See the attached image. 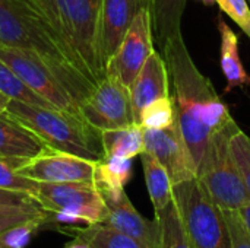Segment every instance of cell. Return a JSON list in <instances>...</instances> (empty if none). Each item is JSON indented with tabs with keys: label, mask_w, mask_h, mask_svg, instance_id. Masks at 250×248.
Segmentation results:
<instances>
[{
	"label": "cell",
	"mask_w": 250,
	"mask_h": 248,
	"mask_svg": "<svg viewBox=\"0 0 250 248\" xmlns=\"http://www.w3.org/2000/svg\"><path fill=\"white\" fill-rule=\"evenodd\" d=\"M152 18L154 42L163 50L166 42L182 32V18L186 0H148Z\"/></svg>",
	"instance_id": "obj_18"
},
{
	"label": "cell",
	"mask_w": 250,
	"mask_h": 248,
	"mask_svg": "<svg viewBox=\"0 0 250 248\" xmlns=\"http://www.w3.org/2000/svg\"><path fill=\"white\" fill-rule=\"evenodd\" d=\"M239 124L229 121L208 140L198 167V178L208 190L212 200L224 210H239L250 203V194L231 153L230 140Z\"/></svg>",
	"instance_id": "obj_5"
},
{
	"label": "cell",
	"mask_w": 250,
	"mask_h": 248,
	"mask_svg": "<svg viewBox=\"0 0 250 248\" xmlns=\"http://www.w3.org/2000/svg\"><path fill=\"white\" fill-rule=\"evenodd\" d=\"M29 219H38V218H25V216H12V218H3L0 219V232H3L4 229L19 224V222H23V221H29ZM45 219V218H42Z\"/></svg>",
	"instance_id": "obj_32"
},
{
	"label": "cell",
	"mask_w": 250,
	"mask_h": 248,
	"mask_svg": "<svg viewBox=\"0 0 250 248\" xmlns=\"http://www.w3.org/2000/svg\"><path fill=\"white\" fill-rule=\"evenodd\" d=\"M0 58L31 91L45 99L53 108L82 117L79 101L51 67L37 54L15 47L0 45Z\"/></svg>",
	"instance_id": "obj_8"
},
{
	"label": "cell",
	"mask_w": 250,
	"mask_h": 248,
	"mask_svg": "<svg viewBox=\"0 0 250 248\" xmlns=\"http://www.w3.org/2000/svg\"><path fill=\"white\" fill-rule=\"evenodd\" d=\"M45 22L78 69L97 85L105 76L100 48L103 0H23Z\"/></svg>",
	"instance_id": "obj_2"
},
{
	"label": "cell",
	"mask_w": 250,
	"mask_h": 248,
	"mask_svg": "<svg viewBox=\"0 0 250 248\" xmlns=\"http://www.w3.org/2000/svg\"><path fill=\"white\" fill-rule=\"evenodd\" d=\"M132 178V159L104 156L95 165L94 183L100 191L125 190Z\"/></svg>",
	"instance_id": "obj_21"
},
{
	"label": "cell",
	"mask_w": 250,
	"mask_h": 248,
	"mask_svg": "<svg viewBox=\"0 0 250 248\" xmlns=\"http://www.w3.org/2000/svg\"><path fill=\"white\" fill-rule=\"evenodd\" d=\"M248 1H249V4H250V0H248Z\"/></svg>",
	"instance_id": "obj_37"
},
{
	"label": "cell",
	"mask_w": 250,
	"mask_h": 248,
	"mask_svg": "<svg viewBox=\"0 0 250 248\" xmlns=\"http://www.w3.org/2000/svg\"><path fill=\"white\" fill-rule=\"evenodd\" d=\"M100 193L108 209L104 225L135 240L142 248H158L160 228L157 219L149 221L144 218L132 205L125 190Z\"/></svg>",
	"instance_id": "obj_13"
},
{
	"label": "cell",
	"mask_w": 250,
	"mask_h": 248,
	"mask_svg": "<svg viewBox=\"0 0 250 248\" xmlns=\"http://www.w3.org/2000/svg\"><path fill=\"white\" fill-rule=\"evenodd\" d=\"M62 248H91V246L88 244V241L85 238H82L79 234H76V237L72 241L66 243Z\"/></svg>",
	"instance_id": "obj_33"
},
{
	"label": "cell",
	"mask_w": 250,
	"mask_h": 248,
	"mask_svg": "<svg viewBox=\"0 0 250 248\" xmlns=\"http://www.w3.org/2000/svg\"><path fill=\"white\" fill-rule=\"evenodd\" d=\"M129 92L132 98L135 120L138 124V118L141 111L152 101L171 95L170 76L167 70V64L164 57L155 50L133 82L129 85Z\"/></svg>",
	"instance_id": "obj_15"
},
{
	"label": "cell",
	"mask_w": 250,
	"mask_h": 248,
	"mask_svg": "<svg viewBox=\"0 0 250 248\" xmlns=\"http://www.w3.org/2000/svg\"><path fill=\"white\" fill-rule=\"evenodd\" d=\"M9 102H10V98L7 95H4L3 92H0V113H4L7 110Z\"/></svg>",
	"instance_id": "obj_35"
},
{
	"label": "cell",
	"mask_w": 250,
	"mask_h": 248,
	"mask_svg": "<svg viewBox=\"0 0 250 248\" xmlns=\"http://www.w3.org/2000/svg\"><path fill=\"white\" fill-rule=\"evenodd\" d=\"M35 199L47 210V219L64 225L104 224L108 216L95 183H40Z\"/></svg>",
	"instance_id": "obj_7"
},
{
	"label": "cell",
	"mask_w": 250,
	"mask_h": 248,
	"mask_svg": "<svg viewBox=\"0 0 250 248\" xmlns=\"http://www.w3.org/2000/svg\"><path fill=\"white\" fill-rule=\"evenodd\" d=\"M158 221V248H192L185 231L174 199L163 209L155 210Z\"/></svg>",
	"instance_id": "obj_22"
},
{
	"label": "cell",
	"mask_w": 250,
	"mask_h": 248,
	"mask_svg": "<svg viewBox=\"0 0 250 248\" xmlns=\"http://www.w3.org/2000/svg\"><path fill=\"white\" fill-rule=\"evenodd\" d=\"M239 212H240V215H242V218H243V222H245L248 231L250 232V203L249 205H246V206H243L242 209H239Z\"/></svg>",
	"instance_id": "obj_34"
},
{
	"label": "cell",
	"mask_w": 250,
	"mask_h": 248,
	"mask_svg": "<svg viewBox=\"0 0 250 248\" xmlns=\"http://www.w3.org/2000/svg\"><path fill=\"white\" fill-rule=\"evenodd\" d=\"M47 210L32 194L0 189V219L12 216L47 219Z\"/></svg>",
	"instance_id": "obj_23"
},
{
	"label": "cell",
	"mask_w": 250,
	"mask_h": 248,
	"mask_svg": "<svg viewBox=\"0 0 250 248\" xmlns=\"http://www.w3.org/2000/svg\"><path fill=\"white\" fill-rule=\"evenodd\" d=\"M218 32L221 37L220 63L227 82V86L224 89L226 94L231 92L236 88L250 86V76L242 63L239 53V37L221 16L218 18Z\"/></svg>",
	"instance_id": "obj_17"
},
{
	"label": "cell",
	"mask_w": 250,
	"mask_h": 248,
	"mask_svg": "<svg viewBox=\"0 0 250 248\" xmlns=\"http://www.w3.org/2000/svg\"><path fill=\"white\" fill-rule=\"evenodd\" d=\"M95 165V161L48 148L21 165L18 172L38 183H94Z\"/></svg>",
	"instance_id": "obj_11"
},
{
	"label": "cell",
	"mask_w": 250,
	"mask_h": 248,
	"mask_svg": "<svg viewBox=\"0 0 250 248\" xmlns=\"http://www.w3.org/2000/svg\"><path fill=\"white\" fill-rule=\"evenodd\" d=\"M148 0H103L100 22V48L104 67L122 44L129 26Z\"/></svg>",
	"instance_id": "obj_14"
},
{
	"label": "cell",
	"mask_w": 250,
	"mask_h": 248,
	"mask_svg": "<svg viewBox=\"0 0 250 248\" xmlns=\"http://www.w3.org/2000/svg\"><path fill=\"white\" fill-rule=\"evenodd\" d=\"M227 228L230 231L231 248H250V232L248 231L243 218L239 210H224Z\"/></svg>",
	"instance_id": "obj_31"
},
{
	"label": "cell",
	"mask_w": 250,
	"mask_h": 248,
	"mask_svg": "<svg viewBox=\"0 0 250 248\" xmlns=\"http://www.w3.org/2000/svg\"><path fill=\"white\" fill-rule=\"evenodd\" d=\"M230 148L236 165L240 171L242 180L245 183V187L250 194V137L242 129H239L231 136Z\"/></svg>",
	"instance_id": "obj_29"
},
{
	"label": "cell",
	"mask_w": 250,
	"mask_h": 248,
	"mask_svg": "<svg viewBox=\"0 0 250 248\" xmlns=\"http://www.w3.org/2000/svg\"><path fill=\"white\" fill-rule=\"evenodd\" d=\"M78 234L88 241L91 248H142L135 240L104 224L88 225L78 229Z\"/></svg>",
	"instance_id": "obj_24"
},
{
	"label": "cell",
	"mask_w": 250,
	"mask_h": 248,
	"mask_svg": "<svg viewBox=\"0 0 250 248\" xmlns=\"http://www.w3.org/2000/svg\"><path fill=\"white\" fill-rule=\"evenodd\" d=\"M0 92H3L4 95H7L10 99H15V101H22V102L32 104V105L53 108L45 99H42L40 95L31 91L22 82V79L1 58H0Z\"/></svg>",
	"instance_id": "obj_26"
},
{
	"label": "cell",
	"mask_w": 250,
	"mask_h": 248,
	"mask_svg": "<svg viewBox=\"0 0 250 248\" xmlns=\"http://www.w3.org/2000/svg\"><path fill=\"white\" fill-rule=\"evenodd\" d=\"M154 51L152 18L149 6H145L138 12L122 44L108 60L105 75L129 86Z\"/></svg>",
	"instance_id": "obj_10"
},
{
	"label": "cell",
	"mask_w": 250,
	"mask_h": 248,
	"mask_svg": "<svg viewBox=\"0 0 250 248\" xmlns=\"http://www.w3.org/2000/svg\"><path fill=\"white\" fill-rule=\"evenodd\" d=\"M220 9L250 39V4L248 0H217Z\"/></svg>",
	"instance_id": "obj_30"
},
{
	"label": "cell",
	"mask_w": 250,
	"mask_h": 248,
	"mask_svg": "<svg viewBox=\"0 0 250 248\" xmlns=\"http://www.w3.org/2000/svg\"><path fill=\"white\" fill-rule=\"evenodd\" d=\"M28 159L23 158H6L0 156V189L29 193L34 197L38 193V181L23 177L18 172V168L23 165Z\"/></svg>",
	"instance_id": "obj_27"
},
{
	"label": "cell",
	"mask_w": 250,
	"mask_h": 248,
	"mask_svg": "<svg viewBox=\"0 0 250 248\" xmlns=\"http://www.w3.org/2000/svg\"><path fill=\"white\" fill-rule=\"evenodd\" d=\"M161 51L173 89L176 120L196 167H199L209 137L233 117L209 77L195 64L182 32L171 37Z\"/></svg>",
	"instance_id": "obj_1"
},
{
	"label": "cell",
	"mask_w": 250,
	"mask_h": 248,
	"mask_svg": "<svg viewBox=\"0 0 250 248\" xmlns=\"http://www.w3.org/2000/svg\"><path fill=\"white\" fill-rule=\"evenodd\" d=\"M0 45L37 54L81 102L97 86L75 64L45 22L23 0H0Z\"/></svg>",
	"instance_id": "obj_3"
},
{
	"label": "cell",
	"mask_w": 250,
	"mask_h": 248,
	"mask_svg": "<svg viewBox=\"0 0 250 248\" xmlns=\"http://www.w3.org/2000/svg\"><path fill=\"white\" fill-rule=\"evenodd\" d=\"M82 118L95 130H116L136 124L129 86L105 75L79 105Z\"/></svg>",
	"instance_id": "obj_9"
},
{
	"label": "cell",
	"mask_w": 250,
	"mask_h": 248,
	"mask_svg": "<svg viewBox=\"0 0 250 248\" xmlns=\"http://www.w3.org/2000/svg\"><path fill=\"white\" fill-rule=\"evenodd\" d=\"M176 120V107L171 95L149 102L139 114L138 124L144 130H161Z\"/></svg>",
	"instance_id": "obj_25"
},
{
	"label": "cell",
	"mask_w": 250,
	"mask_h": 248,
	"mask_svg": "<svg viewBox=\"0 0 250 248\" xmlns=\"http://www.w3.org/2000/svg\"><path fill=\"white\" fill-rule=\"evenodd\" d=\"M173 197L192 248H231L223 209L198 177L174 184Z\"/></svg>",
	"instance_id": "obj_6"
},
{
	"label": "cell",
	"mask_w": 250,
	"mask_h": 248,
	"mask_svg": "<svg viewBox=\"0 0 250 248\" xmlns=\"http://www.w3.org/2000/svg\"><path fill=\"white\" fill-rule=\"evenodd\" d=\"M6 113L35 133L50 149L95 162L104 158L101 132L82 117L15 99H10Z\"/></svg>",
	"instance_id": "obj_4"
},
{
	"label": "cell",
	"mask_w": 250,
	"mask_h": 248,
	"mask_svg": "<svg viewBox=\"0 0 250 248\" xmlns=\"http://www.w3.org/2000/svg\"><path fill=\"white\" fill-rule=\"evenodd\" d=\"M202 3H205V4H214V3H217V0H201Z\"/></svg>",
	"instance_id": "obj_36"
},
{
	"label": "cell",
	"mask_w": 250,
	"mask_h": 248,
	"mask_svg": "<svg viewBox=\"0 0 250 248\" xmlns=\"http://www.w3.org/2000/svg\"><path fill=\"white\" fill-rule=\"evenodd\" d=\"M104 156H119L133 159L145 152L144 129L139 124H132L123 129L101 132Z\"/></svg>",
	"instance_id": "obj_19"
},
{
	"label": "cell",
	"mask_w": 250,
	"mask_h": 248,
	"mask_svg": "<svg viewBox=\"0 0 250 248\" xmlns=\"http://www.w3.org/2000/svg\"><path fill=\"white\" fill-rule=\"evenodd\" d=\"M145 152L157 158L167 170L173 184L195 178L196 162L185 142L179 121L161 130H144Z\"/></svg>",
	"instance_id": "obj_12"
},
{
	"label": "cell",
	"mask_w": 250,
	"mask_h": 248,
	"mask_svg": "<svg viewBox=\"0 0 250 248\" xmlns=\"http://www.w3.org/2000/svg\"><path fill=\"white\" fill-rule=\"evenodd\" d=\"M48 146L6 111L0 113V156L31 159Z\"/></svg>",
	"instance_id": "obj_16"
},
{
	"label": "cell",
	"mask_w": 250,
	"mask_h": 248,
	"mask_svg": "<svg viewBox=\"0 0 250 248\" xmlns=\"http://www.w3.org/2000/svg\"><path fill=\"white\" fill-rule=\"evenodd\" d=\"M141 162L144 168V177L149 193V199L154 206V212L160 210L174 199L173 197L174 184L164 165L151 153L148 152L141 153Z\"/></svg>",
	"instance_id": "obj_20"
},
{
	"label": "cell",
	"mask_w": 250,
	"mask_h": 248,
	"mask_svg": "<svg viewBox=\"0 0 250 248\" xmlns=\"http://www.w3.org/2000/svg\"><path fill=\"white\" fill-rule=\"evenodd\" d=\"M47 222V219H29L19 222L0 232V248H25L32 235Z\"/></svg>",
	"instance_id": "obj_28"
}]
</instances>
